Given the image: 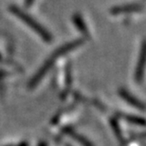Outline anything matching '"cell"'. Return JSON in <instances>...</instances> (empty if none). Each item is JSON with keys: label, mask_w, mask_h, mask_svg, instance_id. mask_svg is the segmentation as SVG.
<instances>
[{"label": "cell", "mask_w": 146, "mask_h": 146, "mask_svg": "<svg viewBox=\"0 0 146 146\" xmlns=\"http://www.w3.org/2000/svg\"><path fill=\"white\" fill-rule=\"evenodd\" d=\"M82 43H83V41L76 40V41H73V42H71V43L66 44V45H64V46H61V48H58L57 50L55 51L53 54H52V56L49 58V59L46 61L45 64H44V66H42V68H41L40 70L35 74V76L33 77V79L31 81L30 86L31 87L35 86L36 84L39 83V81L42 80V78L44 77V76H45L46 73L52 68V66L54 65V63L56 62V60L58 59V58H60L61 56H62V55L66 53V52H69V51L73 50V49L76 48L77 46L82 45Z\"/></svg>", "instance_id": "obj_1"}, {"label": "cell", "mask_w": 146, "mask_h": 146, "mask_svg": "<svg viewBox=\"0 0 146 146\" xmlns=\"http://www.w3.org/2000/svg\"><path fill=\"white\" fill-rule=\"evenodd\" d=\"M10 9H11V13H13V14H15L19 19H21L22 21L24 22L25 24H27L31 29H33L38 35H40L43 38V40H45L46 42H50L51 39H52L51 35L37 21H35L33 18H31L28 13H24L21 9L16 7V6H11Z\"/></svg>", "instance_id": "obj_2"}, {"label": "cell", "mask_w": 146, "mask_h": 146, "mask_svg": "<svg viewBox=\"0 0 146 146\" xmlns=\"http://www.w3.org/2000/svg\"><path fill=\"white\" fill-rule=\"evenodd\" d=\"M119 95H121V97L123 99V100H125L127 102L128 104H132L133 106H135L137 107V108H139V109H141V110H143V104L141 103L138 99H136L134 96H132L130 94V93H128V91H126L125 89H121L119 90Z\"/></svg>", "instance_id": "obj_3"}, {"label": "cell", "mask_w": 146, "mask_h": 146, "mask_svg": "<svg viewBox=\"0 0 146 146\" xmlns=\"http://www.w3.org/2000/svg\"><path fill=\"white\" fill-rule=\"evenodd\" d=\"M141 7L138 5H127V6H121V7L114 8L112 10L113 13H126V11H139Z\"/></svg>", "instance_id": "obj_4"}, {"label": "cell", "mask_w": 146, "mask_h": 146, "mask_svg": "<svg viewBox=\"0 0 146 146\" xmlns=\"http://www.w3.org/2000/svg\"><path fill=\"white\" fill-rule=\"evenodd\" d=\"M143 68H144V48H142V52L141 55V60L139 62L138 68L136 70V79L137 81H141L142 79V74H143Z\"/></svg>", "instance_id": "obj_5"}, {"label": "cell", "mask_w": 146, "mask_h": 146, "mask_svg": "<svg viewBox=\"0 0 146 146\" xmlns=\"http://www.w3.org/2000/svg\"><path fill=\"white\" fill-rule=\"evenodd\" d=\"M33 3V0H26V5H27L28 7L29 6H31Z\"/></svg>", "instance_id": "obj_6"}]
</instances>
